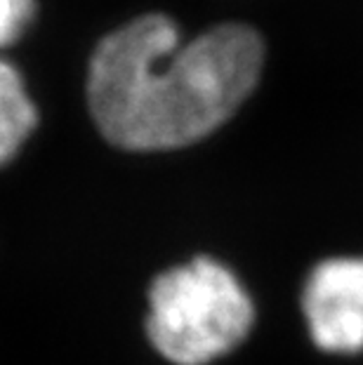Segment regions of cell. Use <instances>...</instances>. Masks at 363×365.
Instances as JSON below:
<instances>
[{
    "label": "cell",
    "mask_w": 363,
    "mask_h": 365,
    "mask_svg": "<svg viewBox=\"0 0 363 365\" xmlns=\"http://www.w3.org/2000/svg\"><path fill=\"white\" fill-rule=\"evenodd\" d=\"M262 61L265 45L250 26H215L180 48L173 19L144 14L97 45L90 113L102 135L128 151L194 144L245 102Z\"/></svg>",
    "instance_id": "obj_1"
},
{
    "label": "cell",
    "mask_w": 363,
    "mask_h": 365,
    "mask_svg": "<svg viewBox=\"0 0 363 365\" xmlns=\"http://www.w3.org/2000/svg\"><path fill=\"white\" fill-rule=\"evenodd\" d=\"M151 344L177 365H205L248 337L255 309L227 267L198 257L170 269L149 290Z\"/></svg>",
    "instance_id": "obj_2"
},
{
    "label": "cell",
    "mask_w": 363,
    "mask_h": 365,
    "mask_svg": "<svg viewBox=\"0 0 363 365\" xmlns=\"http://www.w3.org/2000/svg\"><path fill=\"white\" fill-rule=\"evenodd\" d=\"M302 309L316 346L330 354L363 351V257H335L307 278Z\"/></svg>",
    "instance_id": "obj_3"
},
{
    "label": "cell",
    "mask_w": 363,
    "mask_h": 365,
    "mask_svg": "<svg viewBox=\"0 0 363 365\" xmlns=\"http://www.w3.org/2000/svg\"><path fill=\"white\" fill-rule=\"evenodd\" d=\"M38 113L19 71L0 59V165L10 163L34 132Z\"/></svg>",
    "instance_id": "obj_4"
},
{
    "label": "cell",
    "mask_w": 363,
    "mask_h": 365,
    "mask_svg": "<svg viewBox=\"0 0 363 365\" xmlns=\"http://www.w3.org/2000/svg\"><path fill=\"white\" fill-rule=\"evenodd\" d=\"M36 14V0H0V48L12 45Z\"/></svg>",
    "instance_id": "obj_5"
}]
</instances>
